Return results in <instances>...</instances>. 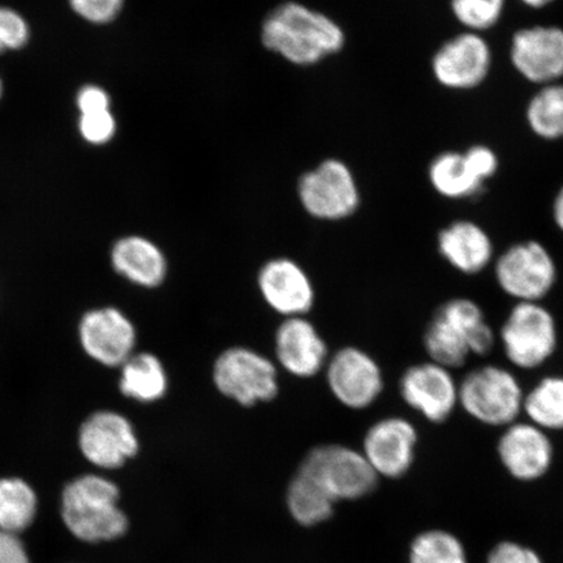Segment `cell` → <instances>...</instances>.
I'll list each match as a JSON object with an SVG mask.
<instances>
[{
    "label": "cell",
    "mask_w": 563,
    "mask_h": 563,
    "mask_svg": "<svg viewBox=\"0 0 563 563\" xmlns=\"http://www.w3.org/2000/svg\"><path fill=\"white\" fill-rule=\"evenodd\" d=\"M497 344V332L483 306L470 297L443 301L422 334L428 361L454 372L466 367L473 356H488Z\"/></svg>",
    "instance_id": "6da1fadb"
},
{
    "label": "cell",
    "mask_w": 563,
    "mask_h": 563,
    "mask_svg": "<svg viewBox=\"0 0 563 563\" xmlns=\"http://www.w3.org/2000/svg\"><path fill=\"white\" fill-rule=\"evenodd\" d=\"M79 446L82 455L101 468L122 467L140 448L132 422L110 410L96 411L82 422Z\"/></svg>",
    "instance_id": "5bb4252c"
},
{
    "label": "cell",
    "mask_w": 563,
    "mask_h": 563,
    "mask_svg": "<svg viewBox=\"0 0 563 563\" xmlns=\"http://www.w3.org/2000/svg\"><path fill=\"white\" fill-rule=\"evenodd\" d=\"M257 284L267 306L287 319L305 316L313 307L312 282L294 260H271L260 271Z\"/></svg>",
    "instance_id": "d6986e66"
},
{
    "label": "cell",
    "mask_w": 563,
    "mask_h": 563,
    "mask_svg": "<svg viewBox=\"0 0 563 563\" xmlns=\"http://www.w3.org/2000/svg\"><path fill=\"white\" fill-rule=\"evenodd\" d=\"M438 252L450 269L464 277L482 276L497 256L489 232L473 220H456L441 229Z\"/></svg>",
    "instance_id": "ac0fdd59"
},
{
    "label": "cell",
    "mask_w": 563,
    "mask_h": 563,
    "mask_svg": "<svg viewBox=\"0 0 563 563\" xmlns=\"http://www.w3.org/2000/svg\"><path fill=\"white\" fill-rule=\"evenodd\" d=\"M510 60L527 81L544 87L563 77V27L537 25L512 35Z\"/></svg>",
    "instance_id": "4fadbf2b"
},
{
    "label": "cell",
    "mask_w": 563,
    "mask_h": 563,
    "mask_svg": "<svg viewBox=\"0 0 563 563\" xmlns=\"http://www.w3.org/2000/svg\"><path fill=\"white\" fill-rule=\"evenodd\" d=\"M80 135L91 145H104L115 136L117 121L111 110L80 114Z\"/></svg>",
    "instance_id": "4dcf8cb0"
},
{
    "label": "cell",
    "mask_w": 563,
    "mask_h": 563,
    "mask_svg": "<svg viewBox=\"0 0 563 563\" xmlns=\"http://www.w3.org/2000/svg\"><path fill=\"white\" fill-rule=\"evenodd\" d=\"M80 114L110 110L111 101L108 91L97 86L82 87L76 98Z\"/></svg>",
    "instance_id": "e575fe53"
},
{
    "label": "cell",
    "mask_w": 563,
    "mask_h": 563,
    "mask_svg": "<svg viewBox=\"0 0 563 563\" xmlns=\"http://www.w3.org/2000/svg\"><path fill=\"white\" fill-rule=\"evenodd\" d=\"M498 290L514 302H545L560 280L551 250L537 239L514 243L492 265Z\"/></svg>",
    "instance_id": "8992f818"
},
{
    "label": "cell",
    "mask_w": 563,
    "mask_h": 563,
    "mask_svg": "<svg viewBox=\"0 0 563 563\" xmlns=\"http://www.w3.org/2000/svg\"><path fill=\"white\" fill-rule=\"evenodd\" d=\"M506 0H452L450 7L457 23L468 32L482 33L497 25Z\"/></svg>",
    "instance_id": "f1b7e54d"
},
{
    "label": "cell",
    "mask_w": 563,
    "mask_h": 563,
    "mask_svg": "<svg viewBox=\"0 0 563 563\" xmlns=\"http://www.w3.org/2000/svg\"><path fill=\"white\" fill-rule=\"evenodd\" d=\"M119 387L125 397L143 404L156 402L168 389V377L159 357L151 352L132 354L121 365Z\"/></svg>",
    "instance_id": "7402d4cb"
},
{
    "label": "cell",
    "mask_w": 563,
    "mask_h": 563,
    "mask_svg": "<svg viewBox=\"0 0 563 563\" xmlns=\"http://www.w3.org/2000/svg\"><path fill=\"white\" fill-rule=\"evenodd\" d=\"M463 153L466 156L471 170L484 185L496 175L499 162L497 154L489 146L474 145Z\"/></svg>",
    "instance_id": "d6a6232c"
},
{
    "label": "cell",
    "mask_w": 563,
    "mask_h": 563,
    "mask_svg": "<svg viewBox=\"0 0 563 563\" xmlns=\"http://www.w3.org/2000/svg\"><path fill=\"white\" fill-rule=\"evenodd\" d=\"M119 489L108 478L84 475L66 485L62 517L70 532L87 543L123 537L129 520L119 508Z\"/></svg>",
    "instance_id": "3957f363"
},
{
    "label": "cell",
    "mask_w": 563,
    "mask_h": 563,
    "mask_svg": "<svg viewBox=\"0 0 563 563\" xmlns=\"http://www.w3.org/2000/svg\"><path fill=\"white\" fill-rule=\"evenodd\" d=\"M552 217L555 228H558L561 234H563V186L554 197Z\"/></svg>",
    "instance_id": "8d00e7d4"
},
{
    "label": "cell",
    "mask_w": 563,
    "mask_h": 563,
    "mask_svg": "<svg viewBox=\"0 0 563 563\" xmlns=\"http://www.w3.org/2000/svg\"><path fill=\"white\" fill-rule=\"evenodd\" d=\"M487 563H544L533 549L516 543L503 541L492 549Z\"/></svg>",
    "instance_id": "836d02e7"
},
{
    "label": "cell",
    "mask_w": 563,
    "mask_h": 563,
    "mask_svg": "<svg viewBox=\"0 0 563 563\" xmlns=\"http://www.w3.org/2000/svg\"><path fill=\"white\" fill-rule=\"evenodd\" d=\"M329 389L343 406L363 410L375 404L384 389L379 365L367 352L346 347L328 363Z\"/></svg>",
    "instance_id": "9a60e30c"
},
{
    "label": "cell",
    "mask_w": 563,
    "mask_h": 563,
    "mask_svg": "<svg viewBox=\"0 0 563 563\" xmlns=\"http://www.w3.org/2000/svg\"><path fill=\"white\" fill-rule=\"evenodd\" d=\"M404 402L433 426L446 424L460 410V378L432 361L408 367L399 382Z\"/></svg>",
    "instance_id": "9c48e42d"
},
{
    "label": "cell",
    "mask_w": 563,
    "mask_h": 563,
    "mask_svg": "<svg viewBox=\"0 0 563 563\" xmlns=\"http://www.w3.org/2000/svg\"><path fill=\"white\" fill-rule=\"evenodd\" d=\"M3 95V82L2 79H0V98H2Z\"/></svg>",
    "instance_id": "f35d334b"
},
{
    "label": "cell",
    "mask_w": 563,
    "mask_h": 563,
    "mask_svg": "<svg viewBox=\"0 0 563 563\" xmlns=\"http://www.w3.org/2000/svg\"><path fill=\"white\" fill-rule=\"evenodd\" d=\"M276 355L292 376L313 377L327 365L328 349L313 323L305 317H288L276 333Z\"/></svg>",
    "instance_id": "ffe728a7"
},
{
    "label": "cell",
    "mask_w": 563,
    "mask_h": 563,
    "mask_svg": "<svg viewBox=\"0 0 563 563\" xmlns=\"http://www.w3.org/2000/svg\"><path fill=\"white\" fill-rule=\"evenodd\" d=\"M114 269L132 284L157 287L167 276V260L151 239L130 235L119 239L111 250Z\"/></svg>",
    "instance_id": "44dd1931"
},
{
    "label": "cell",
    "mask_w": 563,
    "mask_h": 563,
    "mask_svg": "<svg viewBox=\"0 0 563 563\" xmlns=\"http://www.w3.org/2000/svg\"><path fill=\"white\" fill-rule=\"evenodd\" d=\"M262 41L267 51L297 66H313L342 51L344 33L333 19L298 2L282 3L266 16Z\"/></svg>",
    "instance_id": "7a4b0ae2"
},
{
    "label": "cell",
    "mask_w": 563,
    "mask_h": 563,
    "mask_svg": "<svg viewBox=\"0 0 563 563\" xmlns=\"http://www.w3.org/2000/svg\"><path fill=\"white\" fill-rule=\"evenodd\" d=\"M0 563H31L24 544L15 533L0 530Z\"/></svg>",
    "instance_id": "d590c367"
},
{
    "label": "cell",
    "mask_w": 563,
    "mask_h": 563,
    "mask_svg": "<svg viewBox=\"0 0 563 563\" xmlns=\"http://www.w3.org/2000/svg\"><path fill=\"white\" fill-rule=\"evenodd\" d=\"M37 496L21 478H0V530L18 534L33 523Z\"/></svg>",
    "instance_id": "484cf974"
},
{
    "label": "cell",
    "mask_w": 563,
    "mask_h": 563,
    "mask_svg": "<svg viewBox=\"0 0 563 563\" xmlns=\"http://www.w3.org/2000/svg\"><path fill=\"white\" fill-rule=\"evenodd\" d=\"M523 418L548 433L563 432V373L545 375L526 390Z\"/></svg>",
    "instance_id": "cb8c5ba5"
},
{
    "label": "cell",
    "mask_w": 563,
    "mask_h": 563,
    "mask_svg": "<svg viewBox=\"0 0 563 563\" xmlns=\"http://www.w3.org/2000/svg\"><path fill=\"white\" fill-rule=\"evenodd\" d=\"M526 121L534 135L553 141L563 139V84L541 87L526 109Z\"/></svg>",
    "instance_id": "4316f807"
},
{
    "label": "cell",
    "mask_w": 563,
    "mask_h": 563,
    "mask_svg": "<svg viewBox=\"0 0 563 563\" xmlns=\"http://www.w3.org/2000/svg\"><path fill=\"white\" fill-rule=\"evenodd\" d=\"M213 382L224 397L245 407L271 402L279 389L276 365L246 347H231L217 357Z\"/></svg>",
    "instance_id": "ba28073f"
},
{
    "label": "cell",
    "mask_w": 563,
    "mask_h": 563,
    "mask_svg": "<svg viewBox=\"0 0 563 563\" xmlns=\"http://www.w3.org/2000/svg\"><path fill=\"white\" fill-rule=\"evenodd\" d=\"M410 563H468L467 552L455 534L426 531L412 541Z\"/></svg>",
    "instance_id": "83f0119b"
},
{
    "label": "cell",
    "mask_w": 563,
    "mask_h": 563,
    "mask_svg": "<svg viewBox=\"0 0 563 563\" xmlns=\"http://www.w3.org/2000/svg\"><path fill=\"white\" fill-rule=\"evenodd\" d=\"M299 470L313 477L335 503L369 495L379 478L363 453L342 445L312 449Z\"/></svg>",
    "instance_id": "52a82bcc"
},
{
    "label": "cell",
    "mask_w": 563,
    "mask_h": 563,
    "mask_svg": "<svg viewBox=\"0 0 563 563\" xmlns=\"http://www.w3.org/2000/svg\"><path fill=\"white\" fill-rule=\"evenodd\" d=\"M31 38L26 20L9 7H0V54L20 51Z\"/></svg>",
    "instance_id": "f546056e"
},
{
    "label": "cell",
    "mask_w": 563,
    "mask_h": 563,
    "mask_svg": "<svg viewBox=\"0 0 563 563\" xmlns=\"http://www.w3.org/2000/svg\"><path fill=\"white\" fill-rule=\"evenodd\" d=\"M497 342L511 369L539 371L558 354V317L545 302H514L498 329Z\"/></svg>",
    "instance_id": "277c9868"
},
{
    "label": "cell",
    "mask_w": 563,
    "mask_h": 563,
    "mask_svg": "<svg viewBox=\"0 0 563 563\" xmlns=\"http://www.w3.org/2000/svg\"><path fill=\"white\" fill-rule=\"evenodd\" d=\"M496 453L506 473L523 483L543 478L555 460L552 434L525 418L501 429Z\"/></svg>",
    "instance_id": "8fae6325"
},
{
    "label": "cell",
    "mask_w": 563,
    "mask_h": 563,
    "mask_svg": "<svg viewBox=\"0 0 563 563\" xmlns=\"http://www.w3.org/2000/svg\"><path fill=\"white\" fill-rule=\"evenodd\" d=\"M492 48L481 33L455 35L435 52L432 73L440 86L452 90H471L487 80L492 68Z\"/></svg>",
    "instance_id": "7c38bea8"
},
{
    "label": "cell",
    "mask_w": 563,
    "mask_h": 563,
    "mask_svg": "<svg viewBox=\"0 0 563 563\" xmlns=\"http://www.w3.org/2000/svg\"><path fill=\"white\" fill-rule=\"evenodd\" d=\"M526 389L517 373L484 364L460 378V410L483 427L504 429L523 418Z\"/></svg>",
    "instance_id": "5b68a950"
},
{
    "label": "cell",
    "mask_w": 563,
    "mask_h": 563,
    "mask_svg": "<svg viewBox=\"0 0 563 563\" xmlns=\"http://www.w3.org/2000/svg\"><path fill=\"white\" fill-rule=\"evenodd\" d=\"M419 432L402 417H387L373 424L363 442V454L378 476L399 478L411 470Z\"/></svg>",
    "instance_id": "2e32d148"
},
{
    "label": "cell",
    "mask_w": 563,
    "mask_h": 563,
    "mask_svg": "<svg viewBox=\"0 0 563 563\" xmlns=\"http://www.w3.org/2000/svg\"><path fill=\"white\" fill-rule=\"evenodd\" d=\"M298 192L302 208L317 220H344L355 213L361 202L355 176L340 159L323 161L302 175Z\"/></svg>",
    "instance_id": "30bf717a"
},
{
    "label": "cell",
    "mask_w": 563,
    "mask_h": 563,
    "mask_svg": "<svg viewBox=\"0 0 563 563\" xmlns=\"http://www.w3.org/2000/svg\"><path fill=\"white\" fill-rule=\"evenodd\" d=\"M428 176L434 191L449 200L474 199L485 188L471 170L464 153L460 152L439 154L429 166Z\"/></svg>",
    "instance_id": "603a6c76"
},
{
    "label": "cell",
    "mask_w": 563,
    "mask_h": 563,
    "mask_svg": "<svg viewBox=\"0 0 563 563\" xmlns=\"http://www.w3.org/2000/svg\"><path fill=\"white\" fill-rule=\"evenodd\" d=\"M334 499L313 477L298 470L287 489V506L301 526H314L332 517Z\"/></svg>",
    "instance_id": "d4e9b609"
},
{
    "label": "cell",
    "mask_w": 563,
    "mask_h": 563,
    "mask_svg": "<svg viewBox=\"0 0 563 563\" xmlns=\"http://www.w3.org/2000/svg\"><path fill=\"white\" fill-rule=\"evenodd\" d=\"M70 9L91 24H109L122 12L124 0H69Z\"/></svg>",
    "instance_id": "1f68e13d"
},
{
    "label": "cell",
    "mask_w": 563,
    "mask_h": 563,
    "mask_svg": "<svg viewBox=\"0 0 563 563\" xmlns=\"http://www.w3.org/2000/svg\"><path fill=\"white\" fill-rule=\"evenodd\" d=\"M79 336L84 351L98 363L115 367L133 354L136 329L121 309L102 307L82 316Z\"/></svg>",
    "instance_id": "e0dca14e"
},
{
    "label": "cell",
    "mask_w": 563,
    "mask_h": 563,
    "mask_svg": "<svg viewBox=\"0 0 563 563\" xmlns=\"http://www.w3.org/2000/svg\"><path fill=\"white\" fill-rule=\"evenodd\" d=\"M528 9L540 10L544 7L552 4L554 0H520Z\"/></svg>",
    "instance_id": "74e56055"
}]
</instances>
